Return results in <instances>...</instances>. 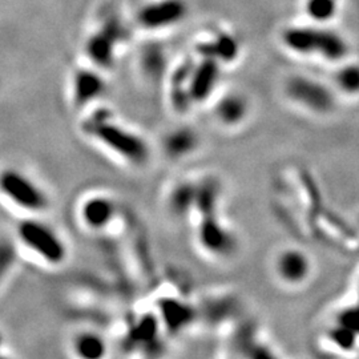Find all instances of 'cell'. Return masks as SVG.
<instances>
[{
    "instance_id": "cell-1",
    "label": "cell",
    "mask_w": 359,
    "mask_h": 359,
    "mask_svg": "<svg viewBox=\"0 0 359 359\" xmlns=\"http://www.w3.org/2000/svg\"><path fill=\"white\" fill-rule=\"evenodd\" d=\"M0 193L27 212H43L49 207L46 192L27 175L14 168L0 172Z\"/></svg>"
},
{
    "instance_id": "cell-2",
    "label": "cell",
    "mask_w": 359,
    "mask_h": 359,
    "mask_svg": "<svg viewBox=\"0 0 359 359\" xmlns=\"http://www.w3.org/2000/svg\"><path fill=\"white\" fill-rule=\"evenodd\" d=\"M17 236L23 245L51 265L66 260L67 246L59 234L42 221L26 220L19 224Z\"/></svg>"
},
{
    "instance_id": "cell-3",
    "label": "cell",
    "mask_w": 359,
    "mask_h": 359,
    "mask_svg": "<svg viewBox=\"0 0 359 359\" xmlns=\"http://www.w3.org/2000/svg\"><path fill=\"white\" fill-rule=\"evenodd\" d=\"M285 92L297 105L314 114H327L335 104L333 92L325 84L304 75L292 76L286 82Z\"/></svg>"
},
{
    "instance_id": "cell-4",
    "label": "cell",
    "mask_w": 359,
    "mask_h": 359,
    "mask_svg": "<svg viewBox=\"0 0 359 359\" xmlns=\"http://www.w3.org/2000/svg\"><path fill=\"white\" fill-rule=\"evenodd\" d=\"M94 134L101 144L131 163L140 164L147 160L146 143L132 132L112 123H98L94 125Z\"/></svg>"
},
{
    "instance_id": "cell-5",
    "label": "cell",
    "mask_w": 359,
    "mask_h": 359,
    "mask_svg": "<svg viewBox=\"0 0 359 359\" xmlns=\"http://www.w3.org/2000/svg\"><path fill=\"white\" fill-rule=\"evenodd\" d=\"M185 0H156L140 14V21L152 30L168 28L180 24L188 15Z\"/></svg>"
},
{
    "instance_id": "cell-6",
    "label": "cell",
    "mask_w": 359,
    "mask_h": 359,
    "mask_svg": "<svg viewBox=\"0 0 359 359\" xmlns=\"http://www.w3.org/2000/svg\"><path fill=\"white\" fill-rule=\"evenodd\" d=\"M310 260L298 249H286L281 252L276 260V273L285 283L299 285L310 274Z\"/></svg>"
},
{
    "instance_id": "cell-7",
    "label": "cell",
    "mask_w": 359,
    "mask_h": 359,
    "mask_svg": "<svg viewBox=\"0 0 359 359\" xmlns=\"http://www.w3.org/2000/svg\"><path fill=\"white\" fill-rule=\"evenodd\" d=\"M324 30L311 27L288 28L282 35L286 49L302 56H319Z\"/></svg>"
},
{
    "instance_id": "cell-8",
    "label": "cell",
    "mask_w": 359,
    "mask_h": 359,
    "mask_svg": "<svg viewBox=\"0 0 359 359\" xmlns=\"http://www.w3.org/2000/svg\"><path fill=\"white\" fill-rule=\"evenodd\" d=\"M114 202L107 197L96 196L88 198L82 207V218L84 224L91 229H104L114 220Z\"/></svg>"
},
{
    "instance_id": "cell-9",
    "label": "cell",
    "mask_w": 359,
    "mask_h": 359,
    "mask_svg": "<svg viewBox=\"0 0 359 359\" xmlns=\"http://www.w3.org/2000/svg\"><path fill=\"white\" fill-rule=\"evenodd\" d=\"M216 117L225 125H236L245 119L247 103L238 94H230L221 98L216 105Z\"/></svg>"
},
{
    "instance_id": "cell-10",
    "label": "cell",
    "mask_w": 359,
    "mask_h": 359,
    "mask_svg": "<svg viewBox=\"0 0 359 359\" xmlns=\"http://www.w3.org/2000/svg\"><path fill=\"white\" fill-rule=\"evenodd\" d=\"M217 75L218 72L214 60H207L200 69H197L193 79L191 80V96L196 100L208 98L217 82Z\"/></svg>"
},
{
    "instance_id": "cell-11",
    "label": "cell",
    "mask_w": 359,
    "mask_h": 359,
    "mask_svg": "<svg viewBox=\"0 0 359 359\" xmlns=\"http://www.w3.org/2000/svg\"><path fill=\"white\" fill-rule=\"evenodd\" d=\"M75 350L82 358H101L105 354V343L96 334L82 333L75 341Z\"/></svg>"
},
{
    "instance_id": "cell-12",
    "label": "cell",
    "mask_w": 359,
    "mask_h": 359,
    "mask_svg": "<svg viewBox=\"0 0 359 359\" xmlns=\"http://www.w3.org/2000/svg\"><path fill=\"white\" fill-rule=\"evenodd\" d=\"M201 241L208 249L218 253L227 252L231 245L228 233L214 221L201 228Z\"/></svg>"
},
{
    "instance_id": "cell-13",
    "label": "cell",
    "mask_w": 359,
    "mask_h": 359,
    "mask_svg": "<svg viewBox=\"0 0 359 359\" xmlns=\"http://www.w3.org/2000/svg\"><path fill=\"white\" fill-rule=\"evenodd\" d=\"M196 147V134L188 130H179L168 136L165 148L172 156H182Z\"/></svg>"
},
{
    "instance_id": "cell-14",
    "label": "cell",
    "mask_w": 359,
    "mask_h": 359,
    "mask_svg": "<svg viewBox=\"0 0 359 359\" xmlns=\"http://www.w3.org/2000/svg\"><path fill=\"white\" fill-rule=\"evenodd\" d=\"M337 88L344 95H358L359 94V66L346 64L338 68L334 76Z\"/></svg>"
},
{
    "instance_id": "cell-15",
    "label": "cell",
    "mask_w": 359,
    "mask_h": 359,
    "mask_svg": "<svg viewBox=\"0 0 359 359\" xmlns=\"http://www.w3.org/2000/svg\"><path fill=\"white\" fill-rule=\"evenodd\" d=\"M305 12L313 21L326 23L337 14L335 0H306Z\"/></svg>"
},
{
    "instance_id": "cell-16",
    "label": "cell",
    "mask_w": 359,
    "mask_h": 359,
    "mask_svg": "<svg viewBox=\"0 0 359 359\" xmlns=\"http://www.w3.org/2000/svg\"><path fill=\"white\" fill-rule=\"evenodd\" d=\"M101 92V82L95 76L85 75L78 82L76 100L78 103H88L98 98Z\"/></svg>"
},
{
    "instance_id": "cell-17",
    "label": "cell",
    "mask_w": 359,
    "mask_h": 359,
    "mask_svg": "<svg viewBox=\"0 0 359 359\" xmlns=\"http://www.w3.org/2000/svg\"><path fill=\"white\" fill-rule=\"evenodd\" d=\"M17 261V249L10 241L0 240V283L8 276Z\"/></svg>"
},
{
    "instance_id": "cell-18",
    "label": "cell",
    "mask_w": 359,
    "mask_h": 359,
    "mask_svg": "<svg viewBox=\"0 0 359 359\" xmlns=\"http://www.w3.org/2000/svg\"><path fill=\"white\" fill-rule=\"evenodd\" d=\"M1 342H3V338H1V334H0V346H1Z\"/></svg>"
}]
</instances>
